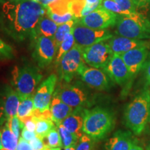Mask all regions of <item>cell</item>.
<instances>
[{"label": "cell", "instance_id": "32", "mask_svg": "<svg viewBox=\"0 0 150 150\" xmlns=\"http://www.w3.org/2000/svg\"><path fill=\"white\" fill-rule=\"evenodd\" d=\"M6 124L8 125V127L10 128L11 131L13 133L15 136L19 139L20 135V130H22L24 128V123L16 115L8 119Z\"/></svg>", "mask_w": 150, "mask_h": 150}, {"label": "cell", "instance_id": "38", "mask_svg": "<svg viewBox=\"0 0 150 150\" xmlns=\"http://www.w3.org/2000/svg\"><path fill=\"white\" fill-rule=\"evenodd\" d=\"M142 69H143L144 72H145V79L147 81V83L148 85L150 86V51L149 52L147 60H146Z\"/></svg>", "mask_w": 150, "mask_h": 150}, {"label": "cell", "instance_id": "12", "mask_svg": "<svg viewBox=\"0 0 150 150\" xmlns=\"http://www.w3.org/2000/svg\"><path fill=\"white\" fill-rule=\"evenodd\" d=\"M34 47L32 57L36 62L38 67L44 69L49 66L57 53L53 38L40 35L34 39Z\"/></svg>", "mask_w": 150, "mask_h": 150}, {"label": "cell", "instance_id": "6", "mask_svg": "<svg viewBox=\"0 0 150 150\" xmlns=\"http://www.w3.org/2000/svg\"><path fill=\"white\" fill-rule=\"evenodd\" d=\"M54 95L59 97L65 104L72 108H90L93 99L85 86L81 83H62L56 88Z\"/></svg>", "mask_w": 150, "mask_h": 150}, {"label": "cell", "instance_id": "13", "mask_svg": "<svg viewBox=\"0 0 150 150\" xmlns=\"http://www.w3.org/2000/svg\"><path fill=\"white\" fill-rule=\"evenodd\" d=\"M117 15L106 10L102 6L87 16L76 20V22L93 29H106L116 24Z\"/></svg>", "mask_w": 150, "mask_h": 150}, {"label": "cell", "instance_id": "11", "mask_svg": "<svg viewBox=\"0 0 150 150\" xmlns=\"http://www.w3.org/2000/svg\"><path fill=\"white\" fill-rule=\"evenodd\" d=\"M113 54L106 42H100L82 49V56L86 64L98 69L106 66Z\"/></svg>", "mask_w": 150, "mask_h": 150}, {"label": "cell", "instance_id": "28", "mask_svg": "<svg viewBox=\"0 0 150 150\" xmlns=\"http://www.w3.org/2000/svg\"><path fill=\"white\" fill-rule=\"evenodd\" d=\"M35 122V131L36 136L41 139H45L47 135L52 129L56 127L53 120H38Z\"/></svg>", "mask_w": 150, "mask_h": 150}, {"label": "cell", "instance_id": "20", "mask_svg": "<svg viewBox=\"0 0 150 150\" xmlns=\"http://www.w3.org/2000/svg\"><path fill=\"white\" fill-rule=\"evenodd\" d=\"M50 109L51 111L52 120L55 123L56 126H57L61 124L67 116L72 113L74 110V108L63 102L59 97L54 95Z\"/></svg>", "mask_w": 150, "mask_h": 150}, {"label": "cell", "instance_id": "30", "mask_svg": "<svg viewBox=\"0 0 150 150\" xmlns=\"http://www.w3.org/2000/svg\"><path fill=\"white\" fill-rule=\"evenodd\" d=\"M96 141L85 134L80 137L75 150H95Z\"/></svg>", "mask_w": 150, "mask_h": 150}, {"label": "cell", "instance_id": "39", "mask_svg": "<svg viewBox=\"0 0 150 150\" xmlns=\"http://www.w3.org/2000/svg\"><path fill=\"white\" fill-rule=\"evenodd\" d=\"M16 150H33L29 142L20 137L18 140V145Z\"/></svg>", "mask_w": 150, "mask_h": 150}, {"label": "cell", "instance_id": "48", "mask_svg": "<svg viewBox=\"0 0 150 150\" xmlns=\"http://www.w3.org/2000/svg\"><path fill=\"white\" fill-rule=\"evenodd\" d=\"M6 1H19V0H6Z\"/></svg>", "mask_w": 150, "mask_h": 150}, {"label": "cell", "instance_id": "50", "mask_svg": "<svg viewBox=\"0 0 150 150\" xmlns=\"http://www.w3.org/2000/svg\"><path fill=\"white\" fill-rule=\"evenodd\" d=\"M149 122L150 123V112H149Z\"/></svg>", "mask_w": 150, "mask_h": 150}, {"label": "cell", "instance_id": "5", "mask_svg": "<svg viewBox=\"0 0 150 150\" xmlns=\"http://www.w3.org/2000/svg\"><path fill=\"white\" fill-rule=\"evenodd\" d=\"M116 35L141 40L150 38V22L140 13L129 16H117Z\"/></svg>", "mask_w": 150, "mask_h": 150}, {"label": "cell", "instance_id": "9", "mask_svg": "<svg viewBox=\"0 0 150 150\" xmlns=\"http://www.w3.org/2000/svg\"><path fill=\"white\" fill-rule=\"evenodd\" d=\"M72 33L75 44L81 49L88 47L96 43L106 41L112 37V35L108 30L93 29L81 25L76 21L72 29Z\"/></svg>", "mask_w": 150, "mask_h": 150}, {"label": "cell", "instance_id": "3", "mask_svg": "<svg viewBox=\"0 0 150 150\" xmlns=\"http://www.w3.org/2000/svg\"><path fill=\"white\" fill-rule=\"evenodd\" d=\"M150 112V91L144 90L128 104L124 112V122L136 136L143 132L149 122Z\"/></svg>", "mask_w": 150, "mask_h": 150}, {"label": "cell", "instance_id": "33", "mask_svg": "<svg viewBox=\"0 0 150 150\" xmlns=\"http://www.w3.org/2000/svg\"><path fill=\"white\" fill-rule=\"evenodd\" d=\"M117 4L128 15L138 13V7L132 0H112Z\"/></svg>", "mask_w": 150, "mask_h": 150}, {"label": "cell", "instance_id": "37", "mask_svg": "<svg viewBox=\"0 0 150 150\" xmlns=\"http://www.w3.org/2000/svg\"><path fill=\"white\" fill-rule=\"evenodd\" d=\"M21 121L24 123V128L27 129V130H29L30 131L35 132L36 125H35V122L33 120V118L31 117V116L27 117L26 118H24V119L22 120Z\"/></svg>", "mask_w": 150, "mask_h": 150}, {"label": "cell", "instance_id": "41", "mask_svg": "<svg viewBox=\"0 0 150 150\" xmlns=\"http://www.w3.org/2000/svg\"><path fill=\"white\" fill-rule=\"evenodd\" d=\"M138 7V11L141 8H145L146 5H148L150 4V0H132Z\"/></svg>", "mask_w": 150, "mask_h": 150}, {"label": "cell", "instance_id": "1", "mask_svg": "<svg viewBox=\"0 0 150 150\" xmlns=\"http://www.w3.org/2000/svg\"><path fill=\"white\" fill-rule=\"evenodd\" d=\"M47 9L33 0L4 2L0 23L4 30L14 40L21 42L28 38H35V28Z\"/></svg>", "mask_w": 150, "mask_h": 150}, {"label": "cell", "instance_id": "47", "mask_svg": "<svg viewBox=\"0 0 150 150\" xmlns=\"http://www.w3.org/2000/svg\"><path fill=\"white\" fill-rule=\"evenodd\" d=\"M146 150H150V144L147 146V147H146Z\"/></svg>", "mask_w": 150, "mask_h": 150}, {"label": "cell", "instance_id": "10", "mask_svg": "<svg viewBox=\"0 0 150 150\" xmlns=\"http://www.w3.org/2000/svg\"><path fill=\"white\" fill-rule=\"evenodd\" d=\"M20 96L12 86L4 83L0 86V126L18 114Z\"/></svg>", "mask_w": 150, "mask_h": 150}, {"label": "cell", "instance_id": "40", "mask_svg": "<svg viewBox=\"0 0 150 150\" xmlns=\"http://www.w3.org/2000/svg\"><path fill=\"white\" fill-rule=\"evenodd\" d=\"M22 138H24V140H27V141L29 142L30 140H31L33 138L36 136V134L35 132H33V131H30L27 130V129L24 128L22 130Z\"/></svg>", "mask_w": 150, "mask_h": 150}, {"label": "cell", "instance_id": "31", "mask_svg": "<svg viewBox=\"0 0 150 150\" xmlns=\"http://www.w3.org/2000/svg\"><path fill=\"white\" fill-rule=\"evenodd\" d=\"M46 13L58 25H61V24H65L66 22L72 21V20L76 19L73 15L72 12H69L64 15H57L47 10Z\"/></svg>", "mask_w": 150, "mask_h": 150}, {"label": "cell", "instance_id": "23", "mask_svg": "<svg viewBox=\"0 0 150 150\" xmlns=\"http://www.w3.org/2000/svg\"><path fill=\"white\" fill-rule=\"evenodd\" d=\"M1 132L3 148L7 150H16L19 139L15 136L6 123L2 126Z\"/></svg>", "mask_w": 150, "mask_h": 150}, {"label": "cell", "instance_id": "44", "mask_svg": "<svg viewBox=\"0 0 150 150\" xmlns=\"http://www.w3.org/2000/svg\"><path fill=\"white\" fill-rule=\"evenodd\" d=\"M33 1H36V2H38L42 4L43 6L45 7V0H33Z\"/></svg>", "mask_w": 150, "mask_h": 150}, {"label": "cell", "instance_id": "4", "mask_svg": "<svg viewBox=\"0 0 150 150\" xmlns=\"http://www.w3.org/2000/svg\"><path fill=\"white\" fill-rule=\"evenodd\" d=\"M42 76L38 67L28 63L16 65L11 72V86L20 97L33 95Z\"/></svg>", "mask_w": 150, "mask_h": 150}, {"label": "cell", "instance_id": "43", "mask_svg": "<svg viewBox=\"0 0 150 150\" xmlns=\"http://www.w3.org/2000/svg\"><path fill=\"white\" fill-rule=\"evenodd\" d=\"M62 148L61 147H50V146L48 145H45V147L44 149H43V150H61Z\"/></svg>", "mask_w": 150, "mask_h": 150}, {"label": "cell", "instance_id": "34", "mask_svg": "<svg viewBox=\"0 0 150 150\" xmlns=\"http://www.w3.org/2000/svg\"><path fill=\"white\" fill-rule=\"evenodd\" d=\"M101 6L103 8L114 13L117 16H129L121 8V7L117 3L112 0H103Z\"/></svg>", "mask_w": 150, "mask_h": 150}, {"label": "cell", "instance_id": "25", "mask_svg": "<svg viewBox=\"0 0 150 150\" xmlns=\"http://www.w3.org/2000/svg\"><path fill=\"white\" fill-rule=\"evenodd\" d=\"M76 20L75 19V20H73L72 21L59 25L55 33V35H54L53 38L54 42L55 43L57 51L60 45L61 44V42L64 40L65 36L72 31L73 27H74L75 23H76Z\"/></svg>", "mask_w": 150, "mask_h": 150}, {"label": "cell", "instance_id": "8", "mask_svg": "<svg viewBox=\"0 0 150 150\" xmlns=\"http://www.w3.org/2000/svg\"><path fill=\"white\" fill-rule=\"evenodd\" d=\"M103 70L112 81L124 88L122 95H126L132 84L131 83L130 73L121 56L113 54Z\"/></svg>", "mask_w": 150, "mask_h": 150}, {"label": "cell", "instance_id": "16", "mask_svg": "<svg viewBox=\"0 0 150 150\" xmlns=\"http://www.w3.org/2000/svg\"><path fill=\"white\" fill-rule=\"evenodd\" d=\"M149 54V50L146 46L139 47L129 50L120 56L126 64L130 73L131 83L142 70Z\"/></svg>", "mask_w": 150, "mask_h": 150}, {"label": "cell", "instance_id": "21", "mask_svg": "<svg viewBox=\"0 0 150 150\" xmlns=\"http://www.w3.org/2000/svg\"><path fill=\"white\" fill-rule=\"evenodd\" d=\"M58 27L59 25L55 23L45 13L38 22L35 28V38L40 35L53 38Z\"/></svg>", "mask_w": 150, "mask_h": 150}, {"label": "cell", "instance_id": "17", "mask_svg": "<svg viewBox=\"0 0 150 150\" xmlns=\"http://www.w3.org/2000/svg\"><path fill=\"white\" fill-rule=\"evenodd\" d=\"M136 142L137 140L131 131L118 130L106 142L104 150H128Z\"/></svg>", "mask_w": 150, "mask_h": 150}, {"label": "cell", "instance_id": "2", "mask_svg": "<svg viewBox=\"0 0 150 150\" xmlns=\"http://www.w3.org/2000/svg\"><path fill=\"white\" fill-rule=\"evenodd\" d=\"M114 112L109 108L95 106L86 108L84 114L83 134L89 136L96 142L105 139L115 126Z\"/></svg>", "mask_w": 150, "mask_h": 150}, {"label": "cell", "instance_id": "45", "mask_svg": "<svg viewBox=\"0 0 150 150\" xmlns=\"http://www.w3.org/2000/svg\"><path fill=\"white\" fill-rule=\"evenodd\" d=\"M76 146V145H72V146H71V147H67V148H66V149H64V150H75Z\"/></svg>", "mask_w": 150, "mask_h": 150}, {"label": "cell", "instance_id": "35", "mask_svg": "<svg viewBox=\"0 0 150 150\" xmlns=\"http://www.w3.org/2000/svg\"><path fill=\"white\" fill-rule=\"evenodd\" d=\"M13 58L14 53L13 48L0 39V60H10Z\"/></svg>", "mask_w": 150, "mask_h": 150}, {"label": "cell", "instance_id": "22", "mask_svg": "<svg viewBox=\"0 0 150 150\" xmlns=\"http://www.w3.org/2000/svg\"><path fill=\"white\" fill-rule=\"evenodd\" d=\"M74 0H45V8L57 15H64L71 11V6Z\"/></svg>", "mask_w": 150, "mask_h": 150}, {"label": "cell", "instance_id": "42", "mask_svg": "<svg viewBox=\"0 0 150 150\" xmlns=\"http://www.w3.org/2000/svg\"><path fill=\"white\" fill-rule=\"evenodd\" d=\"M128 150H144V149L142 148V146L139 145L137 142H136V143L131 146Z\"/></svg>", "mask_w": 150, "mask_h": 150}, {"label": "cell", "instance_id": "46", "mask_svg": "<svg viewBox=\"0 0 150 150\" xmlns=\"http://www.w3.org/2000/svg\"><path fill=\"white\" fill-rule=\"evenodd\" d=\"M3 148L2 147V143H1V129H0V149H1Z\"/></svg>", "mask_w": 150, "mask_h": 150}, {"label": "cell", "instance_id": "29", "mask_svg": "<svg viewBox=\"0 0 150 150\" xmlns=\"http://www.w3.org/2000/svg\"><path fill=\"white\" fill-rule=\"evenodd\" d=\"M46 145L51 147H63V142L59 131L56 127L52 129L46 136Z\"/></svg>", "mask_w": 150, "mask_h": 150}, {"label": "cell", "instance_id": "18", "mask_svg": "<svg viewBox=\"0 0 150 150\" xmlns=\"http://www.w3.org/2000/svg\"><path fill=\"white\" fill-rule=\"evenodd\" d=\"M106 41L111 50L112 54L119 56H121L125 52L134 48L145 46V42L144 41L122 36H112L111 38Z\"/></svg>", "mask_w": 150, "mask_h": 150}, {"label": "cell", "instance_id": "26", "mask_svg": "<svg viewBox=\"0 0 150 150\" xmlns=\"http://www.w3.org/2000/svg\"><path fill=\"white\" fill-rule=\"evenodd\" d=\"M56 128H57L58 131L61 136L62 142H63V147L64 149L70 147L72 145H76L78 143L79 140L80 138L79 137L69 131L63 126L62 124L57 125Z\"/></svg>", "mask_w": 150, "mask_h": 150}, {"label": "cell", "instance_id": "27", "mask_svg": "<svg viewBox=\"0 0 150 150\" xmlns=\"http://www.w3.org/2000/svg\"><path fill=\"white\" fill-rule=\"evenodd\" d=\"M75 45L74 38L72 33V30L65 36V39L63 40L61 44L60 45L59 49H58L57 53L56 55L55 63L58 65L60 60L65 54L67 53L72 49Z\"/></svg>", "mask_w": 150, "mask_h": 150}, {"label": "cell", "instance_id": "19", "mask_svg": "<svg viewBox=\"0 0 150 150\" xmlns=\"http://www.w3.org/2000/svg\"><path fill=\"white\" fill-rule=\"evenodd\" d=\"M86 108H75L70 115L67 116L62 122V125L67 130L72 134H76L80 137L83 135V125L84 120V114Z\"/></svg>", "mask_w": 150, "mask_h": 150}, {"label": "cell", "instance_id": "36", "mask_svg": "<svg viewBox=\"0 0 150 150\" xmlns=\"http://www.w3.org/2000/svg\"><path fill=\"white\" fill-rule=\"evenodd\" d=\"M29 142L33 150H43L46 145L44 142V140L41 139L37 136L33 139L30 140Z\"/></svg>", "mask_w": 150, "mask_h": 150}, {"label": "cell", "instance_id": "15", "mask_svg": "<svg viewBox=\"0 0 150 150\" xmlns=\"http://www.w3.org/2000/svg\"><path fill=\"white\" fill-rule=\"evenodd\" d=\"M57 80V76L52 74L39 85L33 95L34 108L40 110L50 109Z\"/></svg>", "mask_w": 150, "mask_h": 150}, {"label": "cell", "instance_id": "24", "mask_svg": "<svg viewBox=\"0 0 150 150\" xmlns=\"http://www.w3.org/2000/svg\"><path fill=\"white\" fill-rule=\"evenodd\" d=\"M33 95L20 97V104H19L17 116L20 120L31 115V113L34 109Z\"/></svg>", "mask_w": 150, "mask_h": 150}, {"label": "cell", "instance_id": "14", "mask_svg": "<svg viewBox=\"0 0 150 150\" xmlns=\"http://www.w3.org/2000/svg\"><path fill=\"white\" fill-rule=\"evenodd\" d=\"M80 78L91 88L97 91H107L110 88V78L102 69L88 67L85 62L78 71Z\"/></svg>", "mask_w": 150, "mask_h": 150}, {"label": "cell", "instance_id": "49", "mask_svg": "<svg viewBox=\"0 0 150 150\" xmlns=\"http://www.w3.org/2000/svg\"><path fill=\"white\" fill-rule=\"evenodd\" d=\"M0 150H7V149H4V148H2V149H0Z\"/></svg>", "mask_w": 150, "mask_h": 150}, {"label": "cell", "instance_id": "7", "mask_svg": "<svg viewBox=\"0 0 150 150\" xmlns=\"http://www.w3.org/2000/svg\"><path fill=\"white\" fill-rule=\"evenodd\" d=\"M84 63L82 49L75 44L67 53L61 58L58 63V72L60 80L70 83Z\"/></svg>", "mask_w": 150, "mask_h": 150}]
</instances>
